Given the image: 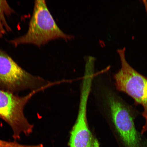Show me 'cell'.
<instances>
[{
    "instance_id": "1",
    "label": "cell",
    "mask_w": 147,
    "mask_h": 147,
    "mask_svg": "<svg viewBox=\"0 0 147 147\" xmlns=\"http://www.w3.org/2000/svg\"><path fill=\"white\" fill-rule=\"evenodd\" d=\"M104 93L108 121L116 137L125 147H146L147 140L135 124L139 111L122 98L115 84H111Z\"/></svg>"
},
{
    "instance_id": "2",
    "label": "cell",
    "mask_w": 147,
    "mask_h": 147,
    "mask_svg": "<svg viewBox=\"0 0 147 147\" xmlns=\"http://www.w3.org/2000/svg\"><path fill=\"white\" fill-rule=\"evenodd\" d=\"M74 38V36L66 34L58 26L46 1L36 0L34 1L27 32L23 35L8 42L16 47L29 45L40 47L52 40L62 39L68 41Z\"/></svg>"
},
{
    "instance_id": "3",
    "label": "cell",
    "mask_w": 147,
    "mask_h": 147,
    "mask_svg": "<svg viewBox=\"0 0 147 147\" xmlns=\"http://www.w3.org/2000/svg\"><path fill=\"white\" fill-rule=\"evenodd\" d=\"M126 49L117 50L121 67L113 76L115 85L117 91L126 94L133 99L136 105L142 106V115L145 119L141 133L147 131V78L130 65L126 60Z\"/></svg>"
},
{
    "instance_id": "4",
    "label": "cell",
    "mask_w": 147,
    "mask_h": 147,
    "mask_svg": "<svg viewBox=\"0 0 147 147\" xmlns=\"http://www.w3.org/2000/svg\"><path fill=\"white\" fill-rule=\"evenodd\" d=\"M47 84L43 78L28 72L0 49V90L17 94L26 90H43Z\"/></svg>"
},
{
    "instance_id": "5",
    "label": "cell",
    "mask_w": 147,
    "mask_h": 147,
    "mask_svg": "<svg viewBox=\"0 0 147 147\" xmlns=\"http://www.w3.org/2000/svg\"><path fill=\"white\" fill-rule=\"evenodd\" d=\"M41 90H36L25 96H20L0 90V118L12 128V137L15 140L20 139L22 134L28 136L32 133L34 125L25 116L24 109L32 97Z\"/></svg>"
},
{
    "instance_id": "6",
    "label": "cell",
    "mask_w": 147,
    "mask_h": 147,
    "mask_svg": "<svg viewBox=\"0 0 147 147\" xmlns=\"http://www.w3.org/2000/svg\"><path fill=\"white\" fill-rule=\"evenodd\" d=\"M69 144L70 147H100L98 140L93 135L87 120L84 119L76 121L71 132Z\"/></svg>"
},
{
    "instance_id": "7",
    "label": "cell",
    "mask_w": 147,
    "mask_h": 147,
    "mask_svg": "<svg viewBox=\"0 0 147 147\" xmlns=\"http://www.w3.org/2000/svg\"><path fill=\"white\" fill-rule=\"evenodd\" d=\"M14 12L13 9L7 1L0 0V38L12 31L7 21V18L11 16Z\"/></svg>"
}]
</instances>
